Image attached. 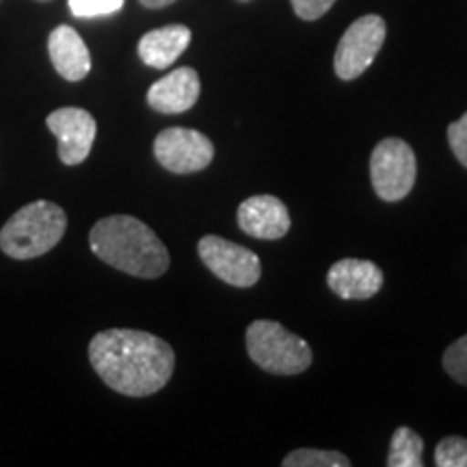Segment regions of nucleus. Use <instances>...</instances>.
Listing matches in <instances>:
<instances>
[{
  "instance_id": "6ab92c4d",
  "label": "nucleus",
  "mask_w": 467,
  "mask_h": 467,
  "mask_svg": "<svg viewBox=\"0 0 467 467\" xmlns=\"http://www.w3.org/2000/svg\"><path fill=\"white\" fill-rule=\"evenodd\" d=\"M126 0H69V11L76 17H100L117 14Z\"/></svg>"
},
{
  "instance_id": "7ed1b4c3",
  "label": "nucleus",
  "mask_w": 467,
  "mask_h": 467,
  "mask_svg": "<svg viewBox=\"0 0 467 467\" xmlns=\"http://www.w3.org/2000/svg\"><path fill=\"white\" fill-rule=\"evenodd\" d=\"M67 214L58 203L37 200L26 203L0 230V251L14 260H33L61 243Z\"/></svg>"
},
{
  "instance_id": "f257e3e1",
  "label": "nucleus",
  "mask_w": 467,
  "mask_h": 467,
  "mask_svg": "<svg viewBox=\"0 0 467 467\" xmlns=\"http://www.w3.org/2000/svg\"><path fill=\"white\" fill-rule=\"evenodd\" d=\"M89 361L98 377L117 394L151 396L165 388L175 353L159 336L137 329H107L93 336Z\"/></svg>"
},
{
  "instance_id": "2eb2a0df",
  "label": "nucleus",
  "mask_w": 467,
  "mask_h": 467,
  "mask_svg": "<svg viewBox=\"0 0 467 467\" xmlns=\"http://www.w3.org/2000/svg\"><path fill=\"white\" fill-rule=\"evenodd\" d=\"M422 452H424V441L416 431H411L409 426H400L394 431L392 441H389V454H388V465L389 467H422Z\"/></svg>"
},
{
  "instance_id": "412c9836",
  "label": "nucleus",
  "mask_w": 467,
  "mask_h": 467,
  "mask_svg": "<svg viewBox=\"0 0 467 467\" xmlns=\"http://www.w3.org/2000/svg\"><path fill=\"white\" fill-rule=\"evenodd\" d=\"M292 3V9H295V14L301 17V20H318V17H323L327 11L334 7L336 0H290Z\"/></svg>"
},
{
  "instance_id": "0eeeda50",
  "label": "nucleus",
  "mask_w": 467,
  "mask_h": 467,
  "mask_svg": "<svg viewBox=\"0 0 467 467\" xmlns=\"http://www.w3.org/2000/svg\"><path fill=\"white\" fill-rule=\"evenodd\" d=\"M197 251H200L203 265L221 282L236 285V288H251V285L258 284L262 275V262L254 251L243 247V244L208 234L197 244Z\"/></svg>"
},
{
  "instance_id": "4be33fe9",
  "label": "nucleus",
  "mask_w": 467,
  "mask_h": 467,
  "mask_svg": "<svg viewBox=\"0 0 467 467\" xmlns=\"http://www.w3.org/2000/svg\"><path fill=\"white\" fill-rule=\"evenodd\" d=\"M139 3L148 9H162V7H169V5H173L175 0H139Z\"/></svg>"
},
{
  "instance_id": "9b49d317",
  "label": "nucleus",
  "mask_w": 467,
  "mask_h": 467,
  "mask_svg": "<svg viewBox=\"0 0 467 467\" xmlns=\"http://www.w3.org/2000/svg\"><path fill=\"white\" fill-rule=\"evenodd\" d=\"M327 285L344 301H366L383 288V273L375 262L347 258L329 268Z\"/></svg>"
},
{
  "instance_id": "aec40b11",
  "label": "nucleus",
  "mask_w": 467,
  "mask_h": 467,
  "mask_svg": "<svg viewBox=\"0 0 467 467\" xmlns=\"http://www.w3.org/2000/svg\"><path fill=\"white\" fill-rule=\"evenodd\" d=\"M448 143L461 165L467 167V113L448 126Z\"/></svg>"
},
{
  "instance_id": "f8f14e48",
  "label": "nucleus",
  "mask_w": 467,
  "mask_h": 467,
  "mask_svg": "<svg viewBox=\"0 0 467 467\" xmlns=\"http://www.w3.org/2000/svg\"><path fill=\"white\" fill-rule=\"evenodd\" d=\"M200 74L192 67H178L150 87L148 104L156 113H186L200 100Z\"/></svg>"
},
{
  "instance_id": "a211bd4d",
  "label": "nucleus",
  "mask_w": 467,
  "mask_h": 467,
  "mask_svg": "<svg viewBox=\"0 0 467 467\" xmlns=\"http://www.w3.org/2000/svg\"><path fill=\"white\" fill-rule=\"evenodd\" d=\"M443 368L454 381L467 385V336L459 337L443 353Z\"/></svg>"
},
{
  "instance_id": "6e6552de",
  "label": "nucleus",
  "mask_w": 467,
  "mask_h": 467,
  "mask_svg": "<svg viewBox=\"0 0 467 467\" xmlns=\"http://www.w3.org/2000/svg\"><path fill=\"white\" fill-rule=\"evenodd\" d=\"M154 156L167 171L186 175L202 171L213 162L214 145L200 130L167 128L156 137Z\"/></svg>"
},
{
  "instance_id": "39448f33",
  "label": "nucleus",
  "mask_w": 467,
  "mask_h": 467,
  "mask_svg": "<svg viewBox=\"0 0 467 467\" xmlns=\"http://www.w3.org/2000/svg\"><path fill=\"white\" fill-rule=\"evenodd\" d=\"M372 189L383 202H400L418 178V161L402 139H383L370 156Z\"/></svg>"
},
{
  "instance_id": "dca6fc26",
  "label": "nucleus",
  "mask_w": 467,
  "mask_h": 467,
  "mask_svg": "<svg viewBox=\"0 0 467 467\" xmlns=\"http://www.w3.org/2000/svg\"><path fill=\"white\" fill-rule=\"evenodd\" d=\"M284 467H348L350 461L342 452L334 451H314V448H301L290 452L282 461Z\"/></svg>"
},
{
  "instance_id": "5701e85b",
  "label": "nucleus",
  "mask_w": 467,
  "mask_h": 467,
  "mask_svg": "<svg viewBox=\"0 0 467 467\" xmlns=\"http://www.w3.org/2000/svg\"><path fill=\"white\" fill-rule=\"evenodd\" d=\"M37 3H48V0H37Z\"/></svg>"
},
{
  "instance_id": "20e7f679",
  "label": "nucleus",
  "mask_w": 467,
  "mask_h": 467,
  "mask_svg": "<svg viewBox=\"0 0 467 467\" xmlns=\"http://www.w3.org/2000/svg\"><path fill=\"white\" fill-rule=\"evenodd\" d=\"M249 358L271 375H299L312 364V348L275 320H254L244 334Z\"/></svg>"
},
{
  "instance_id": "f03ea898",
  "label": "nucleus",
  "mask_w": 467,
  "mask_h": 467,
  "mask_svg": "<svg viewBox=\"0 0 467 467\" xmlns=\"http://www.w3.org/2000/svg\"><path fill=\"white\" fill-rule=\"evenodd\" d=\"M89 247L109 266L128 275L156 279L169 268V251L154 230L130 214L104 217L91 227Z\"/></svg>"
},
{
  "instance_id": "1a4fd4ad",
  "label": "nucleus",
  "mask_w": 467,
  "mask_h": 467,
  "mask_svg": "<svg viewBox=\"0 0 467 467\" xmlns=\"http://www.w3.org/2000/svg\"><path fill=\"white\" fill-rule=\"evenodd\" d=\"M50 132L58 141V159L63 165L76 167L87 161L96 141L98 124L91 113L78 107H63L46 117Z\"/></svg>"
},
{
  "instance_id": "4468645a",
  "label": "nucleus",
  "mask_w": 467,
  "mask_h": 467,
  "mask_svg": "<svg viewBox=\"0 0 467 467\" xmlns=\"http://www.w3.org/2000/svg\"><path fill=\"white\" fill-rule=\"evenodd\" d=\"M191 28L184 25H169L156 31L145 33L139 39V57L145 66L165 69L178 61V57L189 48L191 44Z\"/></svg>"
},
{
  "instance_id": "9d476101",
  "label": "nucleus",
  "mask_w": 467,
  "mask_h": 467,
  "mask_svg": "<svg viewBox=\"0 0 467 467\" xmlns=\"http://www.w3.org/2000/svg\"><path fill=\"white\" fill-rule=\"evenodd\" d=\"M238 227L247 236L277 241L290 230V213L277 197L254 195L238 206Z\"/></svg>"
},
{
  "instance_id": "ddd939ff",
  "label": "nucleus",
  "mask_w": 467,
  "mask_h": 467,
  "mask_svg": "<svg viewBox=\"0 0 467 467\" xmlns=\"http://www.w3.org/2000/svg\"><path fill=\"white\" fill-rule=\"evenodd\" d=\"M52 66L69 83H78L91 72V55L87 44L72 26H57L48 37Z\"/></svg>"
},
{
  "instance_id": "423d86ee",
  "label": "nucleus",
  "mask_w": 467,
  "mask_h": 467,
  "mask_svg": "<svg viewBox=\"0 0 467 467\" xmlns=\"http://www.w3.org/2000/svg\"><path fill=\"white\" fill-rule=\"evenodd\" d=\"M388 26L381 16H364L355 20L337 44L334 67L337 78L355 80L372 66L379 50L383 48Z\"/></svg>"
},
{
  "instance_id": "f3484780",
  "label": "nucleus",
  "mask_w": 467,
  "mask_h": 467,
  "mask_svg": "<svg viewBox=\"0 0 467 467\" xmlns=\"http://www.w3.org/2000/svg\"><path fill=\"white\" fill-rule=\"evenodd\" d=\"M437 467H467V440L465 437H443L435 448Z\"/></svg>"
}]
</instances>
